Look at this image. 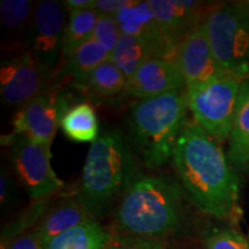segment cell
<instances>
[{"label":"cell","instance_id":"25","mask_svg":"<svg viewBox=\"0 0 249 249\" xmlns=\"http://www.w3.org/2000/svg\"><path fill=\"white\" fill-rule=\"evenodd\" d=\"M207 249H249V240L232 229L214 230L205 236Z\"/></svg>","mask_w":249,"mask_h":249},{"label":"cell","instance_id":"19","mask_svg":"<svg viewBox=\"0 0 249 249\" xmlns=\"http://www.w3.org/2000/svg\"><path fill=\"white\" fill-rule=\"evenodd\" d=\"M60 127L64 135L73 142H95L99 136L97 114L89 103L71 105L62 118Z\"/></svg>","mask_w":249,"mask_h":249},{"label":"cell","instance_id":"3","mask_svg":"<svg viewBox=\"0 0 249 249\" xmlns=\"http://www.w3.org/2000/svg\"><path fill=\"white\" fill-rule=\"evenodd\" d=\"M139 174L130 145L118 130H108L91 143L76 198L93 218H99Z\"/></svg>","mask_w":249,"mask_h":249},{"label":"cell","instance_id":"32","mask_svg":"<svg viewBox=\"0 0 249 249\" xmlns=\"http://www.w3.org/2000/svg\"><path fill=\"white\" fill-rule=\"evenodd\" d=\"M236 9L239 11V13L241 14V17L244 18L246 23L249 27V0H244V1H235L233 2Z\"/></svg>","mask_w":249,"mask_h":249},{"label":"cell","instance_id":"31","mask_svg":"<svg viewBox=\"0 0 249 249\" xmlns=\"http://www.w3.org/2000/svg\"><path fill=\"white\" fill-rule=\"evenodd\" d=\"M65 7H67L71 12L81 11V9H89L93 8L95 0H66L62 1Z\"/></svg>","mask_w":249,"mask_h":249},{"label":"cell","instance_id":"8","mask_svg":"<svg viewBox=\"0 0 249 249\" xmlns=\"http://www.w3.org/2000/svg\"><path fill=\"white\" fill-rule=\"evenodd\" d=\"M50 81L51 68L28 52L1 62L0 92L8 107H22L31 99L49 91Z\"/></svg>","mask_w":249,"mask_h":249},{"label":"cell","instance_id":"18","mask_svg":"<svg viewBox=\"0 0 249 249\" xmlns=\"http://www.w3.org/2000/svg\"><path fill=\"white\" fill-rule=\"evenodd\" d=\"M110 242V233L97 219H91L55 236L44 249H107Z\"/></svg>","mask_w":249,"mask_h":249},{"label":"cell","instance_id":"23","mask_svg":"<svg viewBox=\"0 0 249 249\" xmlns=\"http://www.w3.org/2000/svg\"><path fill=\"white\" fill-rule=\"evenodd\" d=\"M35 6L28 0H2L0 2L1 24L13 39H23L26 46Z\"/></svg>","mask_w":249,"mask_h":249},{"label":"cell","instance_id":"22","mask_svg":"<svg viewBox=\"0 0 249 249\" xmlns=\"http://www.w3.org/2000/svg\"><path fill=\"white\" fill-rule=\"evenodd\" d=\"M98 18L99 14L93 8L70 12V18L65 30L61 59L66 61L77 49L92 39Z\"/></svg>","mask_w":249,"mask_h":249},{"label":"cell","instance_id":"16","mask_svg":"<svg viewBox=\"0 0 249 249\" xmlns=\"http://www.w3.org/2000/svg\"><path fill=\"white\" fill-rule=\"evenodd\" d=\"M96 219L77 198H67L51 208L37 224L36 229L46 245L50 240L74 227Z\"/></svg>","mask_w":249,"mask_h":249},{"label":"cell","instance_id":"28","mask_svg":"<svg viewBox=\"0 0 249 249\" xmlns=\"http://www.w3.org/2000/svg\"><path fill=\"white\" fill-rule=\"evenodd\" d=\"M45 244L36 227L23 233L9 244L5 249H44Z\"/></svg>","mask_w":249,"mask_h":249},{"label":"cell","instance_id":"10","mask_svg":"<svg viewBox=\"0 0 249 249\" xmlns=\"http://www.w3.org/2000/svg\"><path fill=\"white\" fill-rule=\"evenodd\" d=\"M67 95L46 91L31 99L17 112L13 119L15 135H26L40 143L52 145L65 113L71 108Z\"/></svg>","mask_w":249,"mask_h":249},{"label":"cell","instance_id":"6","mask_svg":"<svg viewBox=\"0 0 249 249\" xmlns=\"http://www.w3.org/2000/svg\"><path fill=\"white\" fill-rule=\"evenodd\" d=\"M204 24L223 70L236 79H249V27L234 4L211 7Z\"/></svg>","mask_w":249,"mask_h":249},{"label":"cell","instance_id":"13","mask_svg":"<svg viewBox=\"0 0 249 249\" xmlns=\"http://www.w3.org/2000/svg\"><path fill=\"white\" fill-rule=\"evenodd\" d=\"M183 88H186L185 80L174 58L158 57L139 68L129 80L126 92L140 101L182 91Z\"/></svg>","mask_w":249,"mask_h":249},{"label":"cell","instance_id":"11","mask_svg":"<svg viewBox=\"0 0 249 249\" xmlns=\"http://www.w3.org/2000/svg\"><path fill=\"white\" fill-rule=\"evenodd\" d=\"M173 58L185 80L186 89L229 75L214 57L204 21L180 43Z\"/></svg>","mask_w":249,"mask_h":249},{"label":"cell","instance_id":"29","mask_svg":"<svg viewBox=\"0 0 249 249\" xmlns=\"http://www.w3.org/2000/svg\"><path fill=\"white\" fill-rule=\"evenodd\" d=\"M6 170L1 171V177H0V202H1V208H8L13 203L17 198V189H15V182Z\"/></svg>","mask_w":249,"mask_h":249},{"label":"cell","instance_id":"9","mask_svg":"<svg viewBox=\"0 0 249 249\" xmlns=\"http://www.w3.org/2000/svg\"><path fill=\"white\" fill-rule=\"evenodd\" d=\"M64 4L44 0L35 6L28 35V53L46 67L53 68L62 55L66 30Z\"/></svg>","mask_w":249,"mask_h":249},{"label":"cell","instance_id":"27","mask_svg":"<svg viewBox=\"0 0 249 249\" xmlns=\"http://www.w3.org/2000/svg\"><path fill=\"white\" fill-rule=\"evenodd\" d=\"M107 249H167V246L165 240L123 236L116 244L108 245Z\"/></svg>","mask_w":249,"mask_h":249},{"label":"cell","instance_id":"2","mask_svg":"<svg viewBox=\"0 0 249 249\" xmlns=\"http://www.w3.org/2000/svg\"><path fill=\"white\" fill-rule=\"evenodd\" d=\"M114 220L126 236L164 240L182 225L181 187L166 177L139 174L121 195Z\"/></svg>","mask_w":249,"mask_h":249},{"label":"cell","instance_id":"26","mask_svg":"<svg viewBox=\"0 0 249 249\" xmlns=\"http://www.w3.org/2000/svg\"><path fill=\"white\" fill-rule=\"evenodd\" d=\"M120 37L121 33L116 18L110 15H99L92 39L99 43L108 52V54H111Z\"/></svg>","mask_w":249,"mask_h":249},{"label":"cell","instance_id":"17","mask_svg":"<svg viewBox=\"0 0 249 249\" xmlns=\"http://www.w3.org/2000/svg\"><path fill=\"white\" fill-rule=\"evenodd\" d=\"M114 18L119 26L121 35L144 37L166 44L149 0L148 1L130 0L128 4L114 15Z\"/></svg>","mask_w":249,"mask_h":249},{"label":"cell","instance_id":"21","mask_svg":"<svg viewBox=\"0 0 249 249\" xmlns=\"http://www.w3.org/2000/svg\"><path fill=\"white\" fill-rule=\"evenodd\" d=\"M96 97H113L126 91L128 80L110 59L93 70L79 86Z\"/></svg>","mask_w":249,"mask_h":249},{"label":"cell","instance_id":"14","mask_svg":"<svg viewBox=\"0 0 249 249\" xmlns=\"http://www.w3.org/2000/svg\"><path fill=\"white\" fill-rule=\"evenodd\" d=\"M171 53L173 52L163 42L144 37L121 35L110 54V60L123 71L129 82L143 64L158 57L171 58Z\"/></svg>","mask_w":249,"mask_h":249},{"label":"cell","instance_id":"1","mask_svg":"<svg viewBox=\"0 0 249 249\" xmlns=\"http://www.w3.org/2000/svg\"><path fill=\"white\" fill-rule=\"evenodd\" d=\"M172 160L196 209L219 220L234 213L240 194L238 174L216 140L195 121L182 129Z\"/></svg>","mask_w":249,"mask_h":249},{"label":"cell","instance_id":"5","mask_svg":"<svg viewBox=\"0 0 249 249\" xmlns=\"http://www.w3.org/2000/svg\"><path fill=\"white\" fill-rule=\"evenodd\" d=\"M242 80L225 75L186 89L194 121L218 142L229 140Z\"/></svg>","mask_w":249,"mask_h":249},{"label":"cell","instance_id":"7","mask_svg":"<svg viewBox=\"0 0 249 249\" xmlns=\"http://www.w3.org/2000/svg\"><path fill=\"white\" fill-rule=\"evenodd\" d=\"M5 141L11 145L15 176L31 200L49 198L61 188L62 181L51 166V145L15 134L5 138Z\"/></svg>","mask_w":249,"mask_h":249},{"label":"cell","instance_id":"24","mask_svg":"<svg viewBox=\"0 0 249 249\" xmlns=\"http://www.w3.org/2000/svg\"><path fill=\"white\" fill-rule=\"evenodd\" d=\"M49 198L35 201L17 219L9 223L2 229L1 249H5L14 239L37 226L49 210Z\"/></svg>","mask_w":249,"mask_h":249},{"label":"cell","instance_id":"30","mask_svg":"<svg viewBox=\"0 0 249 249\" xmlns=\"http://www.w3.org/2000/svg\"><path fill=\"white\" fill-rule=\"evenodd\" d=\"M129 0H95L93 9L99 15L114 17L121 8L128 4Z\"/></svg>","mask_w":249,"mask_h":249},{"label":"cell","instance_id":"15","mask_svg":"<svg viewBox=\"0 0 249 249\" xmlns=\"http://www.w3.org/2000/svg\"><path fill=\"white\" fill-rule=\"evenodd\" d=\"M227 158L236 170L249 174V79L241 82Z\"/></svg>","mask_w":249,"mask_h":249},{"label":"cell","instance_id":"20","mask_svg":"<svg viewBox=\"0 0 249 249\" xmlns=\"http://www.w3.org/2000/svg\"><path fill=\"white\" fill-rule=\"evenodd\" d=\"M108 59L110 54L107 50L95 39H90L64 62L59 75L71 77L77 86H80L96 67Z\"/></svg>","mask_w":249,"mask_h":249},{"label":"cell","instance_id":"4","mask_svg":"<svg viewBox=\"0 0 249 249\" xmlns=\"http://www.w3.org/2000/svg\"><path fill=\"white\" fill-rule=\"evenodd\" d=\"M186 92H170L140 99L130 108L129 127L134 148L148 169L163 166L173 158L187 119Z\"/></svg>","mask_w":249,"mask_h":249},{"label":"cell","instance_id":"12","mask_svg":"<svg viewBox=\"0 0 249 249\" xmlns=\"http://www.w3.org/2000/svg\"><path fill=\"white\" fill-rule=\"evenodd\" d=\"M161 35L171 51L176 53L180 43L203 22L210 9L194 0H149Z\"/></svg>","mask_w":249,"mask_h":249}]
</instances>
